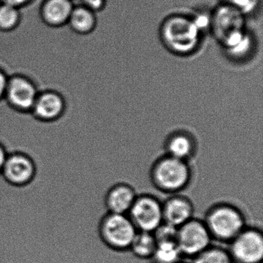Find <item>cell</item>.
Masks as SVG:
<instances>
[{
    "label": "cell",
    "instance_id": "obj_12",
    "mask_svg": "<svg viewBox=\"0 0 263 263\" xmlns=\"http://www.w3.org/2000/svg\"><path fill=\"white\" fill-rule=\"evenodd\" d=\"M136 198V193L132 186L124 183L115 184L104 194V209L109 213L127 215Z\"/></svg>",
    "mask_w": 263,
    "mask_h": 263
},
{
    "label": "cell",
    "instance_id": "obj_22",
    "mask_svg": "<svg viewBox=\"0 0 263 263\" xmlns=\"http://www.w3.org/2000/svg\"><path fill=\"white\" fill-rule=\"evenodd\" d=\"M224 1L226 4L238 9L243 14L250 13L256 6V0H224Z\"/></svg>",
    "mask_w": 263,
    "mask_h": 263
},
{
    "label": "cell",
    "instance_id": "obj_27",
    "mask_svg": "<svg viewBox=\"0 0 263 263\" xmlns=\"http://www.w3.org/2000/svg\"><path fill=\"white\" fill-rule=\"evenodd\" d=\"M179 263H185V262H182V261H181V262H179Z\"/></svg>",
    "mask_w": 263,
    "mask_h": 263
},
{
    "label": "cell",
    "instance_id": "obj_10",
    "mask_svg": "<svg viewBox=\"0 0 263 263\" xmlns=\"http://www.w3.org/2000/svg\"><path fill=\"white\" fill-rule=\"evenodd\" d=\"M34 174V164L32 160L21 153L9 155L1 172L8 182L15 185H24L30 182Z\"/></svg>",
    "mask_w": 263,
    "mask_h": 263
},
{
    "label": "cell",
    "instance_id": "obj_7",
    "mask_svg": "<svg viewBox=\"0 0 263 263\" xmlns=\"http://www.w3.org/2000/svg\"><path fill=\"white\" fill-rule=\"evenodd\" d=\"M128 217L137 230L153 232L163 221L162 203L150 195L137 196Z\"/></svg>",
    "mask_w": 263,
    "mask_h": 263
},
{
    "label": "cell",
    "instance_id": "obj_3",
    "mask_svg": "<svg viewBox=\"0 0 263 263\" xmlns=\"http://www.w3.org/2000/svg\"><path fill=\"white\" fill-rule=\"evenodd\" d=\"M151 176L157 189L163 192L175 193L187 187L192 172L187 161L166 155L154 164Z\"/></svg>",
    "mask_w": 263,
    "mask_h": 263
},
{
    "label": "cell",
    "instance_id": "obj_19",
    "mask_svg": "<svg viewBox=\"0 0 263 263\" xmlns=\"http://www.w3.org/2000/svg\"><path fill=\"white\" fill-rule=\"evenodd\" d=\"M22 10L16 7L0 4V32L10 33L20 27Z\"/></svg>",
    "mask_w": 263,
    "mask_h": 263
},
{
    "label": "cell",
    "instance_id": "obj_2",
    "mask_svg": "<svg viewBox=\"0 0 263 263\" xmlns=\"http://www.w3.org/2000/svg\"><path fill=\"white\" fill-rule=\"evenodd\" d=\"M212 238L230 242L246 229L242 212L229 204H218L208 211L204 221Z\"/></svg>",
    "mask_w": 263,
    "mask_h": 263
},
{
    "label": "cell",
    "instance_id": "obj_24",
    "mask_svg": "<svg viewBox=\"0 0 263 263\" xmlns=\"http://www.w3.org/2000/svg\"><path fill=\"white\" fill-rule=\"evenodd\" d=\"M33 1L34 0H0V4H7L18 9H24Z\"/></svg>",
    "mask_w": 263,
    "mask_h": 263
},
{
    "label": "cell",
    "instance_id": "obj_26",
    "mask_svg": "<svg viewBox=\"0 0 263 263\" xmlns=\"http://www.w3.org/2000/svg\"><path fill=\"white\" fill-rule=\"evenodd\" d=\"M7 155L4 147L0 144V174L2 172L3 168H4V164H5L6 161H7Z\"/></svg>",
    "mask_w": 263,
    "mask_h": 263
},
{
    "label": "cell",
    "instance_id": "obj_8",
    "mask_svg": "<svg viewBox=\"0 0 263 263\" xmlns=\"http://www.w3.org/2000/svg\"><path fill=\"white\" fill-rule=\"evenodd\" d=\"M39 90L35 83L24 75L9 77L4 99L15 110L31 112Z\"/></svg>",
    "mask_w": 263,
    "mask_h": 263
},
{
    "label": "cell",
    "instance_id": "obj_14",
    "mask_svg": "<svg viewBox=\"0 0 263 263\" xmlns=\"http://www.w3.org/2000/svg\"><path fill=\"white\" fill-rule=\"evenodd\" d=\"M73 7L72 0H44L40 7V16L48 27L61 28L68 24Z\"/></svg>",
    "mask_w": 263,
    "mask_h": 263
},
{
    "label": "cell",
    "instance_id": "obj_20",
    "mask_svg": "<svg viewBox=\"0 0 263 263\" xmlns=\"http://www.w3.org/2000/svg\"><path fill=\"white\" fill-rule=\"evenodd\" d=\"M193 258L192 263H233L229 251L218 246H209Z\"/></svg>",
    "mask_w": 263,
    "mask_h": 263
},
{
    "label": "cell",
    "instance_id": "obj_21",
    "mask_svg": "<svg viewBox=\"0 0 263 263\" xmlns=\"http://www.w3.org/2000/svg\"><path fill=\"white\" fill-rule=\"evenodd\" d=\"M156 243L177 242L178 228L163 222L152 232Z\"/></svg>",
    "mask_w": 263,
    "mask_h": 263
},
{
    "label": "cell",
    "instance_id": "obj_5",
    "mask_svg": "<svg viewBox=\"0 0 263 263\" xmlns=\"http://www.w3.org/2000/svg\"><path fill=\"white\" fill-rule=\"evenodd\" d=\"M233 263H262L263 235L261 231L246 228L229 242Z\"/></svg>",
    "mask_w": 263,
    "mask_h": 263
},
{
    "label": "cell",
    "instance_id": "obj_4",
    "mask_svg": "<svg viewBox=\"0 0 263 263\" xmlns=\"http://www.w3.org/2000/svg\"><path fill=\"white\" fill-rule=\"evenodd\" d=\"M138 230L127 215L106 212L98 224L101 242L111 250L129 249Z\"/></svg>",
    "mask_w": 263,
    "mask_h": 263
},
{
    "label": "cell",
    "instance_id": "obj_15",
    "mask_svg": "<svg viewBox=\"0 0 263 263\" xmlns=\"http://www.w3.org/2000/svg\"><path fill=\"white\" fill-rule=\"evenodd\" d=\"M165 148L167 155L187 161L195 154V140L186 132H175L167 138Z\"/></svg>",
    "mask_w": 263,
    "mask_h": 263
},
{
    "label": "cell",
    "instance_id": "obj_18",
    "mask_svg": "<svg viewBox=\"0 0 263 263\" xmlns=\"http://www.w3.org/2000/svg\"><path fill=\"white\" fill-rule=\"evenodd\" d=\"M182 256L177 242L157 243L150 259L152 263H179Z\"/></svg>",
    "mask_w": 263,
    "mask_h": 263
},
{
    "label": "cell",
    "instance_id": "obj_6",
    "mask_svg": "<svg viewBox=\"0 0 263 263\" xmlns=\"http://www.w3.org/2000/svg\"><path fill=\"white\" fill-rule=\"evenodd\" d=\"M212 239L204 221L192 218L178 228L177 245L183 256L195 258L211 246Z\"/></svg>",
    "mask_w": 263,
    "mask_h": 263
},
{
    "label": "cell",
    "instance_id": "obj_13",
    "mask_svg": "<svg viewBox=\"0 0 263 263\" xmlns=\"http://www.w3.org/2000/svg\"><path fill=\"white\" fill-rule=\"evenodd\" d=\"M163 221L179 228L193 218L194 206L192 201L182 195H173L162 203Z\"/></svg>",
    "mask_w": 263,
    "mask_h": 263
},
{
    "label": "cell",
    "instance_id": "obj_23",
    "mask_svg": "<svg viewBox=\"0 0 263 263\" xmlns=\"http://www.w3.org/2000/svg\"><path fill=\"white\" fill-rule=\"evenodd\" d=\"M81 5L90 9L92 11L97 12L102 10L105 5L106 0H80Z\"/></svg>",
    "mask_w": 263,
    "mask_h": 263
},
{
    "label": "cell",
    "instance_id": "obj_11",
    "mask_svg": "<svg viewBox=\"0 0 263 263\" xmlns=\"http://www.w3.org/2000/svg\"><path fill=\"white\" fill-rule=\"evenodd\" d=\"M65 106V101L59 93L54 90H44L38 93L31 113L41 121H55L62 116Z\"/></svg>",
    "mask_w": 263,
    "mask_h": 263
},
{
    "label": "cell",
    "instance_id": "obj_1",
    "mask_svg": "<svg viewBox=\"0 0 263 263\" xmlns=\"http://www.w3.org/2000/svg\"><path fill=\"white\" fill-rule=\"evenodd\" d=\"M161 34L166 47L179 55L195 51L201 39V30L193 20L183 16H174L166 20Z\"/></svg>",
    "mask_w": 263,
    "mask_h": 263
},
{
    "label": "cell",
    "instance_id": "obj_17",
    "mask_svg": "<svg viewBox=\"0 0 263 263\" xmlns=\"http://www.w3.org/2000/svg\"><path fill=\"white\" fill-rule=\"evenodd\" d=\"M156 246V241L152 232L138 231L129 249L138 258L150 259Z\"/></svg>",
    "mask_w": 263,
    "mask_h": 263
},
{
    "label": "cell",
    "instance_id": "obj_25",
    "mask_svg": "<svg viewBox=\"0 0 263 263\" xmlns=\"http://www.w3.org/2000/svg\"><path fill=\"white\" fill-rule=\"evenodd\" d=\"M8 79V75L2 69H0V101L4 99V97H5Z\"/></svg>",
    "mask_w": 263,
    "mask_h": 263
},
{
    "label": "cell",
    "instance_id": "obj_9",
    "mask_svg": "<svg viewBox=\"0 0 263 263\" xmlns=\"http://www.w3.org/2000/svg\"><path fill=\"white\" fill-rule=\"evenodd\" d=\"M244 24L243 13L229 4L218 7L211 18L214 34L222 44L232 36L243 33Z\"/></svg>",
    "mask_w": 263,
    "mask_h": 263
},
{
    "label": "cell",
    "instance_id": "obj_16",
    "mask_svg": "<svg viewBox=\"0 0 263 263\" xmlns=\"http://www.w3.org/2000/svg\"><path fill=\"white\" fill-rule=\"evenodd\" d=\"M67 26L73 33L80 36L89 34L96 27V15L95 12L84 6H74Z\"/></svg>",
    "mask_w": 263,
    "mask_h": 263
}]
</instances>
